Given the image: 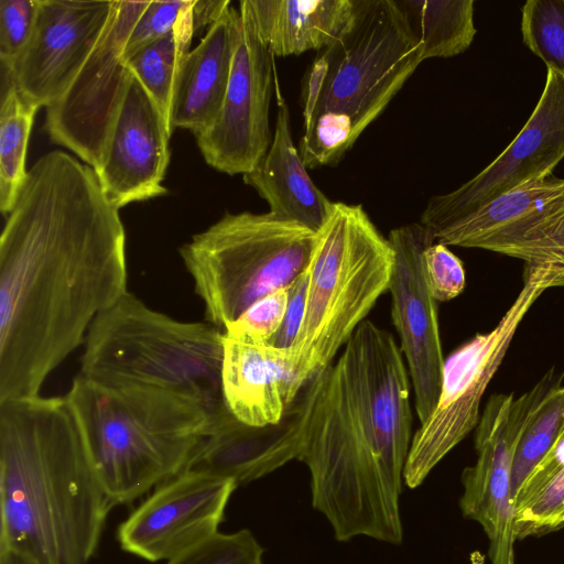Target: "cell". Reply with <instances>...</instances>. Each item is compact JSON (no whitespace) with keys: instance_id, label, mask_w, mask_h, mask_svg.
<instances>
[{"instance_id":"cell-1","label":"cell","mask_w":564,"mask_h":564,"mask_svg":"<svg viewBox=\"0 0 564 564\" xmlns=\"http://www.w3.org/2000/svg\"><path fill=\"white\" fill-rule=\"evenodd\" d=\"M126 231L95 170L41 156L0 237V402L39 395L127 292Z\"/></svg>"},{"instance_id":"cell-2","label":"cell","mask_w":564,"mask_h":564,"mask_svg":"<svg viewBox=\"0 0 564 564\" xmlns=\"http://www.w3.org/2000/svg\"><path fill=\"white\" fill-rule=\"evenodd\" d=\"M410 376L393 337L364 321L317 377L299 460L336 540H403L400 496L412 441Z\"/></svg>"},{"instance_id":"cell-3","label":"cell","mask_w":564,"mask_h":564,"mask_svg":"<svg viewBox=\"0 0 564 564\" xmlns=\"http://www.w3.org/2000/svg\"><path fill=\"white\" fill-rule=\"evenodd\" d=\"M112 507L65 395L0 402V552L89 564Z\"/></svg>"},{"instance_id":"cell-4","label":"cell","mask_w":564,"mask_h":564,"mask_svg":"<svg viewBox=\"0 0 564 564\" xmlns=\"http://www.w3.org/2000/svg\"><path fill=\"white\" fill-rule=\"evenodd\" d=\"M422 62L395 0H359L349 28L318 51L303 80L306 167L338 163Z\"/></svg>"},{"instance_id":"cell-5","label":"cell","mask_w":564,"mask_h":564,"mask_svg":"<svg viewBox=\"0 0 564 564\" xmlns=\"http://www.w3.org/2000/svg\"><path fill=\"white\" fill-rule=\"evenodd\" d=\"M65 397L112 506L183 471L213 424L199 402L150 387H110L78 375Z\"/></svg>"},{"instance_id":"cell-6","label":"cell","mask_w":564,"mask_h":564,"mask_svg":"<svg viewBox=\"0 0 564 564\" xmlns=\"http://www.w3.org/2000/svg\"><path fill=\"white\" fill-rule=\"evenodd\" d=\"M223 354L224 330L176 321L127 291L91 323L79 375L110 387L185 395L203 404L214 424L231 414L223 394Z\"/></svg>"},{"instance_id":"cell-7","label":"cell","mask_w":564,"mask_h":564,"mask_svg":"<svg viewBox=\"0 0 564 564\" xmlns=\"http://www.w3.org/2000/svg\"><path fill=\"white\" fill-rule=\"evenodd\" d=\"M394 251L361 205L334 203L307 267L304 318L291 348L295 392L323 372L389 291Z\"/></svg>"},{"instance_id":"cell-8","label":"cell","mask_w":564,"mask_h":564,"mask_svg":"<svg viewBox=\"0 0 564 564\" xmlns=\"http://www.w3.org/2000/svg\"><path fill=\"white\" fill-rule=\"evenodd\" d=\"M316 232L273 214L226 213L180 248L209 324L225 329L308 267Z\"/></svg>"},{"instance_id":"cell-9","label":"cell","mask_w":564,"mask_h":564,"mask_svg":"<svg viewBox=\"0 0 564 564\" xmlns=\"http://www.w3.org/2000/svg\"><path fill=\"white\" fill-rule=\"evenodd\" d=\"M550 289L543 271H524L523 286L497 325L477 334L444 361L437 403L412 436L404 484L414 489L478 424L482 395L497 372L522 319Z\"/></svg>"},{"instance_id":"cell-10","label":"cell","mask_w":564,"mask_h":564,"mask_svg":"<svg viewBox=\"0 0 564 564\" xmlns=\"http://www.w3.org/2000/svg\"><path fill=\"white\" fill-rule=\"evenodd\" d=\"M150 1L113 0L109 22L65 93L46 107L52 141L97 171L132 73L123 56L129 35Z\"/></svg>"},{"instance_id":"cell-11","label":"cell","mask_w":564,"mask_h":564,"mask_svg":"<svg viewBox=\"0 0 564 564\" xmlns=\"http://www.w3.org/2000/svg\"><path fill=\"white\" fill-rule=\"evenodd\" d=\"M446 246L478 248L522 260L564 288V178L519 187L432 232Z\"/></svg>"},{"instance_id":"cell-12","label":"cell","mask_w":564,"mask_h":564,"mask_svg":"<svg viewBox=\"0 0 564 564\" xmlns=\"http://www.w3.org/2000/svg\"><path fill=\"white\" fill-rule=\"evenodd\" d=\"M552 377L546 373L517 399L513 393L491 395L476 426L477 459L462 474L459 506L464 517L478 522L487 534L491 564H514L513 456L530 414L555 383Z\"/></svg>"},{"instance_id":"cell-13","label":"cell","mask_w":564,"mask_h":564,"mask_svg":"<svg viewBox=\"0 0 564 564\" xmlns=\"http://www.w3.org/2000/svg\"><path fill=\"white\" fill-rule=\"evenodd\" d=\"M564 159V74L547 68L542 95L511 143L480 173L447 194L434 195L421 224L432 232L495 199L549 177Z\"/></svg>"},{"instance_id":"cell-14","label":"cell","mask_w":564,"mask_h":564,"mask_svg":"<svg viewBox=\"0 0 564 564\" xmlns=\"http://www.w3.org/2000/svg\"><path fill=\"white\" fill-rule=\"evenodd\" d=\"M275 88L274 55L259 40L240 1L238 37L221 110L209 129L195 135L207 164L229 175H245L258 165L273 139L269 112Z\"/></svg>"},{"instance_id":"cell-15","label":"cell","mask_w":564,"mask_h":564,"mask_svg":"<svg viewBox=\"0 0 564 564\" xmlns=\"http://www.w3.org/2000/svg\"><path fill=\"white\" fill-rule=\"evenodd\" d=\"M238 486L183 470L158 487L117 530L122 551L149 562L170 561L217 534Z\"/></svg>"},{"instance_id":"cell-16","label":"cell","mask_w":564,"mask_h":564,"mask_svg":"<svg viewBox=\"0 0 564 564\" xmlns=\"http://www.w3.org/2000/svg\"><path fill=\"white\" fill-rule=\"evenodd\" d=\"M388 239L394 251L389 284L391 316L408 362L415 410L422 423L437 403L445 361L437 301L427 289L422 268L423 252L435 238L423 224L413 223L392 229Z\"/></svg>"},{"instance_id":"cell-17","label":"cell","mask_w":564,"mask_h":564,"mask_svg":"<svg viewBox=\"0 0 564 564\" xmlns=\"http://www.w3.org/2000/svg\"><path fill=\"white\" fill-rule=\"evenodd\" d=\"M112 7L113 0H39L30 41L1 67L28 100L46 108L79 72L104 33Z\"/></svg>"},{"instance_id":"cell-18","label":"cell","mask_w":564,"mask_h":564,"mask_svg":"<svg viewBox=\"0 0 564 564\" xmlns=\"http://www.w3.org/2000/svg\"><path fill=\"white\" fill-rule=\"evenodd\" d=\"M317 377L300 391L278 423L254 426L229 414L212 425L183 470L231 480L240 486L267 476L293 459H300Z\"/></svg>"},{"instance_id":"cell-19","label":"cell","mask_w":564,"mask_h":564,"mask_svg":"<svg viewBox=\"0 0 564 564\" xmlns=\"http://www.w3.org/2000/svg\"><path fill=\"white\" fill-rule=\"evenodd\" d=\"M173 132L156 102L132 74L115 121L101 166L95 171L110 203H130L165 195Z\"/></svg>"},{"instance_id":"cell-20","label":"cell","mask_w":564,"mask_h":564,"mask_svg":"<svg viewBox=\"0 0 564 564\" xmlns=\"http://www.w3.org/2000/svg\"><path fill=\"white\" fill-rule=\"evenodd\" d=\"M221 386L225 403L237 420L254 426L278 423L297 397L291 349L224 333Z\"/></svg>"},{"instance_id":"cell-21","label":"cell","mask_w":564,"mask_h":564,"mask_svg":"<svg viewBox=\"0 0 564 564\" xmlns=\"http://www.w3.org/2000/svg\"><path fill=\"white\" fill-rule=\"evenodd\" d=\"M239 31V9L231 4L183 59L176 77L170 124L194 135L217 120L227 91Z\"/></svg>"},{"instance_id":"cell-22","label":"cell","mask_w":564,"mask_h":564,"mask_svg":"<svg viewBox=\"0 0 564 564\" xmlns=\"http://www.w3.org/2000/svg\"><path fill=\"white\" fill-rule=\"evenodd\" d=\"M271 145L243 182L269 204L270 213L317 232L330 216L334 203L315 185L294 145L290 111L280 90Z\"/></svg>"},{"instance_id":"cell-23","label":"cell","mask_w":564,"mask_h":564,"mask_svg":"<svg viewBox=\"0 0 564 564\" xmlns=\"http://www.w3.org/2000/svg\"><path fill=\"white\" fill-rule=\"evenodd\" d=\"M274 56L322 51L351 24L359 0H241Z\"/></svg>"},{"instance_id":"cell-24","label":"cell","mask_w":564,"mask_h":564,"mask_svg":"<svg viewBox=\"0 0 564 564\" xmlns=\"http://www.w3.org/2000/svg\"><path fill=\"white\" fill-rule=\"evenodd\" d=\"M421 47L422 59L452 57L475 35L474 0H395Z\"/></svg>"},{"instance_id":"cell-25","label":"cell","mask_w":564,"mask_h":564,"mask_svg":"<svg viewBox=\"0 0 564 564\" xmlns=\"http://www.w3.org/2000/svg\"><path fill=\"white\" fill-rule=\"evenodd\" d=\"M0 102V210L8 215L26 180L29 137L37 107L18 89L1 67Z\"/></svg>"},{"instance_id":"cell-26","label":"cell","mask_w":564,"mask_h":564,"mask_svg":"<svg viewBox=\"0 0 564 564\" xmlns=\"http://www.w3.org/2000/svg\"><path fill=\"white\" fill-rule=\"evenodd\" d=\"M192 7L193 3L170 33L126 61L130 72L156 102L169 123L176 77L195 35Z\"/></svg>"},{"instance_id":"cell-27","label":"cell","mask_w":564,"mask_h":564,"mask_svg":"<svg viewBox=\"0 0 564 564\" xmlns=\"http://www.w3.org/2000/svg\"><path fill=\"white\" fill-rule=\"evenodd\" d=\"M564 430V387L558 381L536 404L518 440L511 473L512 498Z\"/></svg>"},{"instance_id":"cell-28","label":"cell","mask_w":564,"mask_h":564,"mask_svg":"<svg viewBox=\"0 0 564 564\" xmlns=\"http://www.w3.org/2000/svg\"><path fill=\"white\" fill-rule=\"evenodd\" d=\"M521 34L547 68L564 74V0H528L521 10Z\"/></svg>"},{"instance_id":"cell-29","label":"cell","mask_w":564,"mask_h":564,"mask_svg":"<svg viewBox=\"0 0 564 564\" xmlns=\"http://www.w3.org/2000/svg\"><path fill=\"white\" fill-rule=\"evenodd\" d=\"M564 527V467L529 501L516 509L517 539L543 535Z\"/></svg>"},{"instance_id":"cell-30","label":"cell","mask_w":564,"mask_h":564,"mask_svg":"<svg viewBox=\"0 0 564 564\" xmlns=\"http://www.w3.org/2000/svg\"><path fill=\"white\" fill-rule=\"evenodd\" d=\"M264 550L248 529L218 532L165 564H264Z\"/></svg>"},{"instance_id":"cell-31","label":"cell","mask_w":564,"mask_h":564,"mask_svg":"<svg viewBox=\"0 0 564 564\" xmlns=\"http://www.w3.org/2000/svg\"><path fill=\"white\" fill-rule=\"evenodd\" d=\"M289 302V288L276 291L250 306L224 333L232 338L269 343L280 328Z\"/></svg>"},{"instance_id":"cell-32","label":"cell","mask_w":564,"mask_h":564,"mask_svg":"<svg viewBox=\"0 0 564 564\" xmlns=\"http://www.w3.org/2000/svg\"><path fill=\"white\" fill-rule=\"evenodd\" d=\"M425 283L437 302L458 296L465 288V269L462 261L446 245L434 242L422 256Z\"/></svg>"},{"instance_id":"cell-33","label":"cell","mask_w":564,"mask_h":564,"mask_svg":"<svg viewBox=\"0 0 564 564\" xmlns=\"http://www.w3.org/2000/svg\"><path fill=\"white\" fill-rule=\"evenodd\" d=\"M192 3L193 0H150L129 35L123 53L124 59L170 33Z\"/></svg>"},{"instance_id":"cell-34","label":"cell","mask_w":564,"mask_h":564,"mask_svg":"<svg viewBox=\"0 0 564 564\" xmlns=\"http://www.w3.org/2000/svg\"><path fill=\"white\" fill-rule=\"evenodd\" d=\"M39 0H0V62L10 64L34 30Z\"/></svg>"},{"instance_id":"cell-35","label":"cell","mask_w":564,"mask_h":564,"mask_svg":"<svg viewBox=\"0 0 564 564\" xmlns=\"http://www.w3.org/2000/svg\"><path fill=\"white\" fill-rule=\"evenodd\" d=\"M307 286L308 273L305 270L289 286V302L283 322L268 344L281 349L292 348L304 318Z\"/></svg>"},{"instance_id":"cell-36","label":"cell","mask_w":564,"mask_h":564,"mask_svg":"<svg viewBox=\"0 0 564 564\" xmlns=\"http://www.w3.org/2000/svg\"><path fill=\"white\" fill-rule=\"evenodd\" d=\"M230 4L229 0H194L192 19L195 34L214 24Z\"/></svg>"},{"instance_id":"cell-37","label":"cell","mask_w":564,"mask_h":564,"mask_svg":"<svg viewBox=\"0 0 564 564\" xmlns=\"http://www.w3.org/2000/svg\"><path fill=\"white\" fill-rule=\"evenodd\" d=\"M564 467V430L560 437L555 442L552 449L543 458V460L536 466V475L547 480L553 477L561 468Z\"/></svg>"},{"instance_id":"cell-38","label":"cell","mask_w":564,"mask_h":564,"mask_svg":"<svg viewBox=\"0 0 564 564\" xmlns=\"http://www.w3.org/2000/svg\"><path fill=\"white\" fill-rule=\"evenodd\" d=\"M0 564H36L14 552H0Z\"/></svg>"}]
</instances>
